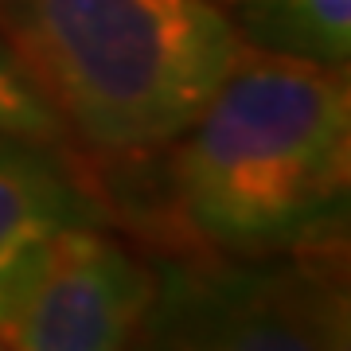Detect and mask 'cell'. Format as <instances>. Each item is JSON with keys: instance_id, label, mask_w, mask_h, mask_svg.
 <instances>
[{"instance_id": "obj_6", "label": "cell", "mask_w": 351, "mask_h": 351, "mask_svg": "<svg viewBox=\"0 0 351 351\" xmlns=\"http://www.w3.org/2000/svg\"><path fill=\"white\" fill-rule=\"evenodd\" d=\"M242 43L269 55L343 66L351 55V0H215Z\"/></svg>"}, {"instance_id": "obj_4", "label": "cell", "mask_w": 351, "mask_h": 351, "mask_svg": "<svg viewBox=\"0 0 351 351\" xmlns=\"http://www.w3.org/2000/svg\"><path fill=\"white\" fill-rule=\"evenodd\" d=\"M152 269L101 223L66 226L0 269V343L8 351H125Z\"/></svg>"}, {"instance_id": "obj_3", "label": "cell", "mask_w": 351, "mask_h": 351, "mask_svg": "<svg viewBox=\"0 0 351 351\" xmlns=\"http://www.w3.org/2000/svg\"><path fill=\"white\" fill-rule=\"evenodd\" d=\"M125 351H351L343 242L160 265Z\"/></svg>"}, {"instance_id": "obj_2", "label": "cell", "mask_w": 351, "mask_h": 351, "mask_svg": "<svg viewBox=\"0 0 351 351\" xmlns=\"http://www.w3.org/2000/svg\"><path fill=\"white\" fill-rule=\"evenodd\" d=\"M0 39L66 141L133 164L160 156L246 55L215 0H0Z\"/></svg>"}, {"instance_id": "obj_1", "label": "cell", "mask_w": 351, "mask_h": 351, "mask_svg": "<svg viewBox=\"0 0 351 351\" xmlns=\"http://www.w3.org/2000/svg\"><path fill=\"white\" fill-rule=\"evenodd\" d=\"M164 203L203 254L274 258L343 242L351 78L246 47L215 98L168 145Z\"/></svg>"}, {"instance_id": "obj_7", "label": "cell", "mask_w": 351, "mask_h": 351, "mask_svg": "<svg viewBox=\"0 0 351 351\" xmlns=\"http://www.w3.org/2000/svg\"><path fill=\"white\" fill-rule=\"evenodd\" d=\"M0 133L39 141V145H51L59 152L71 145L55 110L32 86V78L24 75V66L16 63L12 51L4 47V39H0Z\"/></svg>"}, {"instance_id": "obj_8", "label": "cell", "mask_w": 351, "mask_h": 351, "mask_svg": "<svg viewBox=\"0 0 351 351\" xmlns=\"http://www.w3.org/2000/svg\"><path fill=\"white\" fill-rule=\"evenodd\" d=\"M0 351H8V348H4V343H0Z\"/></svg>"}, {"instance_id": "obj_5", "label": "cell", "mask_w": 351, "mask_h": 351, "mask_svg": "<svg viewBox=\"0 0 351 351\" xmlns=\"http://www.w3.org/2000/svg\"><path fill=\"white\" fill-rule=\"evenodd\" d=\"M101 223L82 180L59 149L0 133V269L66 226Z\"/></svg>"}]
</instances>
